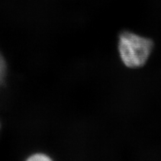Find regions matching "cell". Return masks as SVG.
I'll return each mask as SVG.
<instances>
[{
  "label": "cell",
  "instance_id": "cell-1",
  "mask_svg": "<svg viewBox=\"0 0 161 161\" xmlns=\"http://www.w3.org/2000/svg\"><path fill=\"white\" fill-rule=\"evenodd\" d=\"M154 42L146 38L129 31H124L118 39L119 57L125 66L138 69L147 63L153 51Z\"/></svg>",
  "mask_w": 161,
  "mask_h": 161
},
{
  "label": "cell",
  "instance_id": "cell-2",
  "mask_svg": "<svg viewBox=\"0 0 161 161\" xmlns=\"http://www.w3.org/2000/svg\"><path fill=\"white\" fill-rule=\"evenodd\" d=\"M52 158L49 156L45 153H36L32 155H30L28 160L30 161H50Z\"/></svg>",
  "mask_w": 161,
  "mask_h": 161
}]
</instances>
